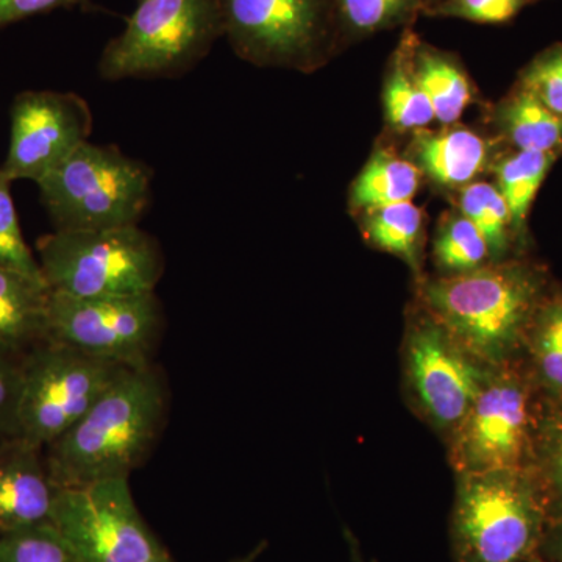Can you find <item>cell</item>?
<instances>
[{
  "label": "cell",
  "instance_id": "1",
  "mask_svg": "<svg viewBox=\"0 0 562 562\" xmlns=\"http://www.w3.org/2000/svg\"><path fill=\"white\" fill-rule=\"evenodd\" d=\"M552 280L524 257L420 281L422 310L486 366L522 360L525 336Z\"/></svg>",
  "mask_w": 562,
  "mask_h": 562
},
{
  "label": "cell",
  "instance_id": "6",
  "mask_svg": "<svg viewBox=\"0 0 562 562\" xmlns=\"http://www.w3.org/2000/svg\"><path fill=\"white\" fill-rule=\"evenodd\" d=\"M222 36L217 0H136L124 31L103 47V80L172 79L199 65Z\"/></svg>",
  "mask_w": 562,
  "mask_h": 562
},
{
  "label": "cell",
  "instance_id": "23",
  "mask_svg": "<svg viewBox=\"0 0 562 562\" xmlns=\"http://www.w3.org/2000/svg\"><path fill=\"white\" fill-rule=\"evenodd\" d=\"M417 38L406 33L392 57L384 81L383 105L387 124L397 132H419L435 120L431 103L422 91L413 70Z\"/></svg>",
  "mask_w": 562,
  "mask_h": 562
},
{
  "label": "cell",
  "instance_id": "35",
  "mask_svg": "<svg viewBox=\"0 0 562 562\" xmlns=\"http://www.w3.org/2000/svg\"><path fill=\"white\" fill-rule=\"evenodd\" d=\"M266 542L258 543L254 550H250L249 553L244 554V557L238 558V560H233L232 562H255L258 558L261 557V553L265 552Z\"/></svg>",
  "mask_w": 562,
  "mask_h": 562
},
{
  "label": "cell",
  "instance_id": "15",
  "mask_svg": "<svg viewBox=\"0 0 562 562\" xmlns=\"http://www.w3.org/2000/svg\"><path fill=\"white\" fill-rule=\"evenodd\" d=\"M412 161L432 183L461 188L491 171L498 154L495 144L471 128L449 125L442 131H419L414 136Z\"/></svg>",
  "mask_w": 562,
  "mask_h": 562
},
{
  "label": "cell",
  "instance_id": "32",
  "mask_svg": "<svg viewBox=\"0 0 562 562\" xmlns=\"http://www.w3.org/2000/svg\"><path fill=\"white\" fill-rule=\"evenodd\" d=\"M22 358L24 353L0 347V443L18 438Z\"/></svg>",
  "mask_w": 562,
  "mask_h": 562
},
{
  "label": "cell",
  "instance_id": "37",
  "mask_svg": "<svg viewBox=\"0 0 562 562\" xmlns=\"http://www.w3.org/2000/svg\"><path fill=\"white\" fill-rule=\"evenodd\" d=\"M530 562H557V561H547V560H543V558H541V557H536V558H532V560Z\"/></svg>",
  "mask_w": 562,
  "mask_h": 562
},
{
  "label": "cell",
  "instance_id": "12",
  "mask_svg": "<svg viewBox=\"0 0 562 562\" xmlns=\"http://www.w3.org/2000/svg\"><path fill=\"white\" fill-rule=\"evenodd\" d=\"M403 362L417 412L449 438L471 409L491 366L462 349L425 310L406 328Z\"/></svg>",
  "mask_w": 562,
  "mask_h": 562
},
{
  "label": "cell",
  "instance_id": "11",
  "mask_svg": "<svg viewBox=\"0 0 562 562\" xmlns=\"http://www.w3.org/2000/svg\"><path fill=\"white\" fill-rule=\"evenodd\" d=\"M52 525L90 562H146L162 550L136 508L128 479L57 487Z\"/></svg>",
  "mask_w": 562,
  "mask_h": 562
},
{
  "label": "cell",
  "instance_id": "7",
  "mask_svg": "<svg viewBox=\"0 0 562 562\" xmlns=\"http://www.w3.org/2000/svg\"><path fill=\"white\" fill-rule=\"evenodd\" d=\"M541 405L522 360L491 366L471 409L447 438L457 475L530 469Z\"/></svg>",
  "mask_w": 562,
  "mask_h": 562
},
{
  "label": "cell",
  "instance_id": "34",
  "mask_svg": "<svg viewBox=\"0 0 562 562\" xmlns=\"http://www.w3.org/2000/svg\"><path fill=\"white\" fill-rule=\"evenodd\" d=\"M538 557L547 561L562 562V516L550 520Z\"/></svg>",
  "mask_w": 562,
  "mask_h": 562
},
{
  "label": "cell",
  "instance_id": "2",
  "mask_svg": "<svg viewBox=\"0 0 562 562\" xmlns=\"http://www.w3.org/2000/svg\"><path fill=\"white\" fill-rule=\"evenodd\" d=\"M165 387L150 366L127 369L65 435L44 449L57 487L128 479L160 431Z\"/></svg>",
  "mask_w": 562,
  "mask_h": 562
},
{
  "label": "cell",
  "instance_id": "24",
  "mask_svg": "<svg viewBox=\"0 0 562 562\" xmlns=\"http://www.w3.org/2000/svg\"><path fill=\"white\" fill-rule=\"evenodd\" d=\"M530 471L541 486L550 520L562 516V398L542 397Z\"/></svg>",
  "mask_w": 562,
  "mask_h": 562
},
{
  "label": "cell",
  "instance_id": "27",
  "mask_svg": "<svg viewBox=\"0 0 562 562\" xmlns=\"http://www.w3.org/2000/svg\"><path fill=\"white\" fill-rule=\"evenodd\" d=\"M336 20L357 35L397 27L420 9L422 0H333Z\"/></svg>",
  "mask_w": 562,
  "mask_h": 562
},
{
  "label": "cell",
  "instance_id": "25",
  "mask_svg": "<svg viewBox=\"0 0 562 562\" xmlns=\"http://www.w3.org/2000/svg\"><path fill=\"white\" fill-rule=\"evenodd\" d=\"M458 211L476 225L487 246L492 261L508 260L516 247L508 203L494 183L473 181L461 188Z\"/></svg>",
  "mask_w": 562,
  "mask_h": 562
},
{
  "label": "cell",
  "instance_id": "29",
  "mask_svg": "<svg viewBox=\"0 0 562 562\" xmlns=\"http://www.w3.org/2000/svg\"><path fill=\"white\" fill-rule=\"evenodd\" d=\"M11 183L13 181L5 176L0 165V268L44 280L38 260L33 257L31 247L22 235L16 206L11 195Z\"/></svg>",
  "mask_w": 562,
  "mask_h": 562
},
{
  "label": "cell",
  "instance_id": "22",
  "mask_svg": "<svg viewBox=\"0 0 562 562\" xmlns=\"http://www.w3.org/2000/svg\"><path fill=\"white\" fill-rule=\"evenodd\" d=\"M361 231L371 246L401 258L422 280L424 213L413 201L364 211Z\"/></svg>",
  "mask_w": 562,
  "mask_h": 562
},
{
  "label": "cell",
  "instance_id": "30",
  "mask_svg": "<svg viewBox=\"0 0 562 562\" xmlns=\"http://www.w3.org/2000/svg\"><path fill=\"white\" fill-rule=\"evenodd\" d=\"M517 83L562 116V44H553L536 55L520 72Z\"/></svg>",
  "mask_w": 562,
  "mask_h": 562
},
{
  "label": "cell",
  "instance_id": "31",
  "mask_svg": "<svg viewBox=\"0 0 562 562\" xmlns=\"http://www.w3.org/2000/svg\"><path fill=\"white\" fill-rule=\"evenodd\" d=\"M531 0H441L430 9L432 16L458 18L476 24H505Z\"/></svg>",
  "mask_w": 562,
  "mask_h": 562
},
{
  "label": "cell",
  "instance_id": "16",
  "mask_svg": "<svg viewBox=\"0 0 562 562\" xmlns=\"http://www.w3.org/2000/svg\"><path fill=\"white\" fill-rule=\"evenodd\" d=\"M50 290L46 281L0 268V347L25 353L47 341Z\"/></svg>",
  "mask_w": 562,
  "mask_h": 562
},
{
  "label": "cell",
  "instance_id": "9",
  "mask_svg": "<svg viewBox=\"0 0 562 562\" xmlns=\"http://www.w3.org/2000/svg\"><path fill=\"white\" fill-rule=\"evenodd\" d=\"M222 36L243 60L312 72L327 58L333 0H217Z\"/></svg>",
  "mask_w": 562,
  "mask_h": 562
},
{
  "label": "cell",
  "instance_id": "21",
  "mask_svg": "<svg viewBox=\"0 0 562 562\" xmlns=\"http://www.w3.org/2000/svg\"><path fill=\"white\" fill-rule=\"evenodd\" d=\"M420 169L386 147L373 150L371 158L351 184L350 203L355 210L369 211L409 202L420 187Z\"/></svg>",
  "mask_w": 562,
  "mask_h": 562
},
{
  "label": "cell",
  "instance_id": "8",
  "mask_svg": "<svg viewBox=\"0 0 562 562\" xmlns=\"http://www.w3.org/2000/svg\"><path fill=\"white\" fill-rule=\"evenodd\" d=\"M127 369L50 339L36 344L22 358L18 438L46 449Z\"/></svg>",
  "mask_w": 562,
  "mask_h": 562
},
{
  "label": "cell",
  "instance_id": "14",
  "mask_svg": "<svg viewBox=\"0 0 562 562\" xmlns=\"http://www.w3.org/2000/svg\"><path fill=\"white\" fill-rule=\"evenodd\" d=\"M55 495L44 449L20 438L0 443V538L52 525Z\"/></svg>",
  "mask_w": 562,
  "mask_h": 562
},
{
  "label": "cell",
  "instance_id": "17",
  "mask_svg": "<svg viewBox=\"0 0 562 562\" xmlns=\"http://www.w3.org/2000/svg\"><path fill=\"white\" fill-rule=\"evenodd\" d=\"M492 124L513 150L562 154V116L517 83L492 110Z\"/></svg>",
  "mask_w": 562,
  "mask_h": 562
},
{
  "label": "cell",
  "instance_id": "19",
  "mask_svg": "<svg viewBox=\"0 0 562 562\" xmlns=\"http://www.w3.org/2000/svg\"><path fill=\"white\" fill-rule=\"evenodd\" d=\"M558 158L560 154L549 151L509 150L498 155L492 165L494 184L508 203L514 239L520 250L528 244V216L532 202Z\"/></svg>",
  "mask_w": 562,
  "mask_h": 562
},
{
  "label": "cell",
  "instance_id": "13",
  "mask_svg": "<svg viewBox=\"0 0 562 562\" xmlns=\"http://www.w3.org/2000/svg\"><path fill=\"white\" fill-rule=\"evenodd\" d=\"M91 131L90 105L76 92L22 91L11 103L3 172L38 184L88 143Z\"/></svg>",
  "mask_w": 562,
  "mask_h": 562
},
{
  "label": "cell",
  "instance_id": "5",
  "mask_svg": "<svg viewBox=\"0 0 562 562\" xmlns=\"http://www.w3.org/2000/svg\"><path fill=\"white\" fill-rule=\"evenodd\" d=\"M38 265L52 292L72 297L149 294L165 272L160 244L138 225L54 231L38 241Z\"/></svg>",
  "mask_w": 562,
  "mask_h": 562
},
{
  "label": "cell",
  "instance_id": "10",
  "mask_svg": "<svg viewBox=\"0 0 562 562\" xmlns=\"http://www.w3.org/2000/svg\"><path fill=\"white\" fill-rule=\"evenodd\" d=\"M162 308L155 292L72 297L52 292L47 339L125 368L149 366L160 338Z\"/></svg>",
  "mask_w": 562,
  "mask_h": 562
},
{
  "label": "cell",
  "instance_id": "33",
  "mask_svg": "<svg viewBox=\"0 0 562 562\" xmlns=\"http://www.w3.org/2000/svg\"><path fill=\"white\" fill-rule=\"evenodd\" d=\"M55 10L101 11L92 0H0V31L16 22Z\"/></svg>",
  "mask_w": 562,
  "mask_h": 562
},
{
  "label": "cell",
  "instance_id": "20",
  "mask_svg": "<svg viewBox=\"0 0 562 562\" xmlns=\"http://www.w3.org/2000/svg\"><path fill=\"white\" fill-rule=\"evenodd\" d=\"M413 70L417 83L431 103L435 120L443 127L457 124L473 102L468 74L446 52L422 44L414 47Z\"/></svg>",
  "mask_w": 562,
  "mask_h": 562
},
{
  "label": "cell",
  "instance_id": "36",
  "mask_svg": "<svg viewBox=\"0 0 562 562\" xmlns=\"http://www.w3.org/2000/svg\"><path fill=\"white\" fill-rule=\"evenodd\" d=\"M146 562H172V560L168 552L162 549L160 553L155 554L154 558H150V560H147Z\"/></svg>",
  "mask_w": 562,
  "mask_h": 562
},
{
  "label": "cell",
  "instance_id": "18",
  "mask_svg": "<svg viewBox=\"0 0 562 562\" xmlns=\"http://www.w3.org/2000/svg\"><path fill=\"white\" fill-rule=\"evenodd\" d=\"M522 361L542 397L562 398V286L550 284L536 308Z\"/></svg>",
  "mask_w": 562,
  "mask_h": 562
},
{
  "label": "cell",
  "instance_id": "28",
  "mask_svg": "<svg viewBox=\"0 0 562 562\" xmlns=\"http://www.w3.org/2000/svg\"><path fill=\"white\" fill-rule=\"evenodd\" d=\"M0 562H90L54 525L0 538Z\"/></svg>",
  "mask_w": 562,
  "mask_h": 562
},
{
  "label": "cell",
  "instance_id": "4",
  "mask_svg": "<svg viewBox=\"0 0 562 562\" xmlns=\"http://www.w3.org/2000/svg\"><path fill=\"white\" fill-rule=\"evenodd\" d=\"M38 187L57 232L131 227L149 209L151 171L116 146L88 140Z\"/></svg>",
  "mask_w": 562,
  "mask_h": 562
},
{
  "label": "cell",
  "instance_id": "26",
  "mask_svg": "<svg viewBox=\"0 0 562 562\" xmlns=\"http://www.w3.org/2000/svg\"><path fill=\"white\" fill-rule=\"evenodd\" d=\"M431 255L442 276L475 271L492 262L490 246L482 232L458 210L439 222Z\"/></svg>",
  "mask_w": 562,
  "mask_h": 562
},
{
  "label": "cell",
  "instance_id": "3",
  "mask_svg": "<svg viewBox=\"0 0 562 562\" xmlns=\"http://www.w3.org/2000/svg\"><path fill=\"white\" fill-rule=\"evenodd\" d=\"M452 513L454 562H530L550 524L530 469L457 475Z\"/></svg>",
  "mask_w": 562,
  "mask_h": 562
}]
</instances>
